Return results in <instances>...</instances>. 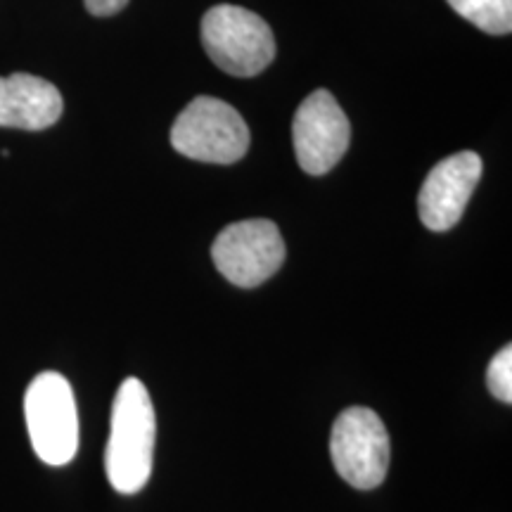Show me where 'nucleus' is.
<instances>
[{"label": "nucleus", "mask_w": 512, "mask_h": 512, "mask_svg": "<svg viewBox=\"0 0 512 512\" xmlns=\"http://www.w3.org/2000/svg\"><path fill=\"white\" fill-rule=\"evenodd\" d=\"M157 418L150 392L138 377L119 384L112 403L110 441L105 451L107 479L119 494H138L152 475Z\"/></svg>", "instance_id": "obj_1"}, {"label": "nucleus", "mask_w": 512, "mask_h": 512, "mask_svg": "<svg viewBox=\"0 0 512 512\" xmlns=\"http://www.w3.org/2000/svg\"><path fill=\"white\" fill-rule=\"evenodd\" d=\"M202 46L230 76L261 74L275 57V36L264 17L240 5H216L202 19Z\"/></svg>", "instance_id": "obj_2"}, {"label": "nucleus", "mask_w": 512, "mask_h": 512, "mask_svg": "<svg viewBox=\"0 0 512 512\" xmlns=\"http://www.w3.org/2000/svg\"><path fill=\"white\" fill-rule=\"evenodd\" d=\"M171 145L195 162L235 164L249 150V128L233 105L200 95L176 117Z\"/></svg>", "instance_id": "obj_3"}, {"label": "nucleus", "mask_w": 512, "mask_h": 512, "mask_svg": "<svg viewBox=\"0 0 512 512\" xmlns=\"http://www.w3.org/2000/svg\"><path fill=\"white\" fill-rule=\"evenodd\" d=\"M24 415L36 456L48 465H67L79 451V413L72 384L60 373H41L24 394Z\"/></svg>", "instance_id": "obj_4"}, {"label": "nucleus", "mask_w": 512, "mask_h": 512, "mask_svg": "<svg viewBox=\"0 0 512 512\" xmlns=\"http://www.w3.org/2000/svg\"><path fill=\"white\" fill-rule=\"evenodd\" d=\"M330 456L344 482L361 491L377 489L392 460L389 432L380 415L363 406L339 413L330 434Z\"/></svg>", "instance_id": "obj_5"}, {"label": "nucleus", "mask_w": 512, "mask_h": 512, "mask_svg": "<svg viewBox=\"0 0 512 512\" xmlns=\"http://www.w3.org/2000/svg\"><path fill=\"white\" fill-rule=\"evenodd\" d=\"M211 259L228 283L249 290L264 285L280 271L285 261V240L273 221L230 223L211 245Z\"/></svg>", "instance_id": "obj_6"}, {"label": "nucleus", "mask_w": 512, "mask_h": 512, "mask_svg": "<svg viewBox=\"0 0 512 512\" xmlns=\"http://www.w3.org/2000/svg\"><path fill=\"white\" fill-rule=\"evenodd\" d=\"M351 126L339 102L328 91H313L292 121V143L297 162L306 174L323 176L344 157Z\"/></svg>", "instance_id": "obj_7"}, {"label": "nucleus", "mask_w": 512, "mask_h": 512, "mask_svg": "<svg viewBox=\"0 0 512 512\" xmlns=\"http://www.w3.org/2000/svg\"><path fill=\"white\" fill-rule=\"evenodd\" d=\"M479 178H482V157L475 152H458L439 162L420 188V221L434 233L451 230L465 214Z\"/></svg>", "instance_id": "obj_8"}, {"label": "nucleus", "mask_w": 512, "mask_h": 512, "mask_svg": "<svg viewBox=\"0 0 512 512\" xmlns=\"http://www.w3.org/2000/svg\"><path fill=\"white\" fill-rule=\"evenodd\" d=\"M62 110V93L41 76H0V126L43 131L60 121Z\"/></svg>", "instance_id": "obj_9"}, {"label": "nucleus", "mask_w": 512, "mask_h": 512, "mask_svg": "<svg viewBox=\"0 0 512 512\" xmlns=\"http://www.w3.org/2000/svg\"><path fill=\"white\" fill-rule=\"evenodd\" d=\"M460 17L486 34L503 36L512 29V0H446Z\"/></svg>", "instance_id": "obj_10"}, {"label": "nucleus", "mask_w": 512, "mask_h": 512, "mask_svg": "<svg viewBox=\"0 0 512 512\" xmlns=\"http://www.w3.org/2000/svg\"><path fill=\"white\" fill-rule=\"evenodd\" d=\"M486 384H489V392L496 396L498 401L512 403V347H503L494 356V361L489 363L486 370Z\"/></svg>", "instance_id": "obj_11"}, {"label": "nucleus", "mask_w": 512, "mask_h": 512, "mask_svg": "<svg viewBox=\"0 0 512 512\" xmlns=\"http://www.w3.org/2000/svg\"><path fill=\"white\" fill-rule=\"evenodd\" d=\"M86 10L93 17H112L128 5V0H83Z\"/></svg>", "instance_id": "obj_12"}]
</instances>
